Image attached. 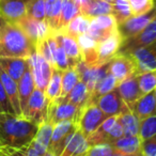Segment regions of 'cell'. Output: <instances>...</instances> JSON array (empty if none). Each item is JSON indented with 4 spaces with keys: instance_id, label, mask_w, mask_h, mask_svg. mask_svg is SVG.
I'll use <instances>...</instances> for the list:
<instances>
[{
    "instance_id": "obj_40",
    "label": "cell",
    "mask_w": 156,
    "mask_h": 156,
    "mask_svg": "<svg viewBox=\"0 0 156 156\" xmlns=\"http://www.w3.org/2000/svg\"><path fill=\"white\" fill-rule=\"evenodd\" d=\"M27 16L37 20H45V0H28V3H27Z\"/></svg>"
},
{
    "instance_id": "obj_25",
    "label": "cell",
    "mask_w": 156,
    "mask_h": 156,
    "mask_svg": "<svg viewBox=\"0 0 156 156\" xmlns=\"http://www.w3.org/2000/svg\"><path fill=\"white\" fill-rule=\"evenodd\" d=\"M78 45L80 47L83 61L88 65H98V42L94 41L91 37L85 33L77 37Z\"/></svg>"
},
{
    "instance_id": "obj_5",
    "label": "cell",
    "mask_w": 156,
    "mask_h": 156,
    "mask_svg": "<svg viewBox=\"0 0 156 156\" xmlns=\"http://www.w3.org/2000/svg\"><path fill=\"white\" fill-rule=\"evenodd\" d=\"M77 128L78 124L75 120H66L55 124L48 151L52 152L56 156H60L67 140Z\"/></svg>"
},
{
    "instance_id": "obj_17",
    "label": "cell",
    "mask_w": 156,
    "mask_h": 156,
    "mask_svg": "<svg viewBox=\"0 0 156 156\" xmlns=\"http://www.w3.org/2000/svg\"><path fill=\"white\" fill-rule=\"evenodd\" d=\"M117 88L119 90L122 100L128 108H130L135 104V102L142 96L140 88H139L138 74L137 73L132 74L121 83H119Z\"/></svg>"
},
{
    "instance_id": "obj_35",
    "label": "cell",
    "mask_w": 156,
    "mask_h": 156,
    "mask_svg": "<svg viewBox=\"0 0 156 156\" xmlns=\"http://www.w3.org/2000/svg\"><path fill=\"white\" fill-rule=\"evenodd\" d=\"M81 14L89 18L109 15V14H112V7H111V3L107 2L105 0H91L88 7L81 11Z\"/></svg>"
},
{
    "instance_id": "obj_37",
    "label": "cell",
    "mask_w": 156,
    "mask_h": 156,
    "mask_svg": "<svg viewBox=\"0 0 156 156\" xmlns=\"http://www.w3.org/2000/svg\"><path fill=\"white\" fill-rule=\"evenodd\" d=\"M80 80L76 67H69L62 72V80H61V95L60 98H64L69 91L74 88V86Z\"/></svg>"
},
{
    "instance_id": "obj_18",
    "label": "cell",
    "mask_w": 156,
    "mask_h": 156,
    "mask_svg": "<svg viewBox=\"0 0 156 156\" xmlns=\"http://www.w3.org/2000/svg\"><path fill=\"white\" fill-rule=\"evenodd\" d=\"M56 37V39L59 41L61 46L64 49L65 54L69 59V67H76L78 63L83 61L81 58V51L80 47L78 45L77 39L71 37L67 33L63 32V31H57V32H52Z\"/></svg>"
},
{
    "instance_id": "obj_38",
    "label": "cell",
    "mask_w": 156,
    "mask_h": 156,
    "mask_svg": "<svg viewBox=\"0 0 156 156\" xmlns=\"http://www.w3.org/2000/svg\"><path fill=\"white\" fill-rule=\"evenodd\" d=\"M111 7H112V15L117 20L118 25L133 16L132 9L127 0H113L111 2Z\"/></svg>"
},
{
    "instance_id": "obj_28",
    "label": "cell",
    "mask_w": 156,
    "mask_h": 156,
    "mask_svg": "<svg viewBox=\"0 0 156 156\" xmlns=\"http://www.w3.org/2000/svg\"><path fill=\"white\" fill-rule=\"evenodd\" d=\"M118 121L123 127L124 136H139V120L126 105L118 115Z\"/></svg>"
},
{
    "instance_id": "obj_3",
    "label": "cell",
    "mask_w": 156,
    "mask_h": 156,
    "mask_svg": "<svg viewBox=\"0 0 156 156\" xmlns=\"http://www.w3.org/2000/svg\"><path fill=\"white\" fill-rule=\"evenodd\" d=\"M107 118L108 117L95 103L89 102L80 109V115L78 118V128L81 130L83 136L88 138L100 127Z\"/></svg>"
},
{
    "instance_id": "obj_39",
    "label": "cell",
    "mask_w": 156,
    "mask_h": 156,
    "mask_svg": "<svg viewBox=\"0 0 156 156\" xmlns=\"http://www.w3.org/2000/svg\"><path fill=\"white\" fill-rule=\"evenodd\" d=\"M138 83L142 95L154 91L156 89V69L138 74Z\"/></svg>"
},
{
    "instance_id": "obj_9",
    "label": "cell",
    "mask_w": 156,
    "mask_h": 156,
    "mask_svg": "<svg viewBox=\"0 0 156 156\" xmlns=\"http://www.w3.org/2000/svg\"><path fill=\"white\" fill-rule=\"evenodd\" d=\"M80 109L76 105L69 102H64L59 98L49 103L48 106L47 121L55 124L66 120H75L78 124V118L80 115Z\"/></svg>"
},
{
    "instance_id": "obj_23",
    "label": "cell",
    "mask_w": 156,
    "mask_h": 156,
    "mask_svg": "<svg viewBox=\"0 0 156 156\" xmlns=\"http://www.w3.org/2000/svg\"><path fill=\"white\" fill-rule=\"evenodd\" d=\"M29 66L28 58L0 57V67L17 83Z\"/></svg>"
},
{
    "instance_id": "obj_46",
    "label": "cell",
    "mask_w": 156,
    "mask_h": 156,
    "mask_svg": "<svg viewBox=\"0 0 156 156\" xmlns=\"http://www.w3.org/2000/svg\"><path fill=\"white\" fill-rule=\"evenodd\" d=\"M140 151L143 156H156V135L145 140H141Z\"/></svg>"
},
{
    "instance_id": "obj_8",
    "label": "cell",
    "mask_w": 156,
    "mask_h": 156,
    "mask_svg": "<svg viewBox=\"0 0 156 156\" xmlns=\"http://www.w3.org/2000/svg\"><path fill=\"white\" fill-rule=\"evenodd\" d=\"M156 41V17H154L144 29L135 37L126 39L122 42L119 48V54H128L133 50L138 49L143 46H147Z\"/></svg>"
},
{
    "instance_id": "obj_12",
    "label": "cell",
    "mask_w": 156,
    "mask_h": 156,
    "mask_svg": "<svg viewBox=\"0 0 156 156\" xmlns=\"http://www.w3.org/2000/svg\"><path fill=\"white\" fill-rule=\"evenodd\" d=\"M76 69L80 80L86 83L88 89L92 93L96 83L109 73V62L101 65H88L83 61H80L76 65Z\"/></svg>"
},
{
    "instance_id": "obj_31",
    "label": "cell",
    "mask_w": 156,
    "mask_h": 156,
    "mask_svg": "<svg viewBox=\"0 0 156 156\" xmlns=\"http://www.w3.org/2000/svg\"><path fill=\"white\" fill-rule=\"evenodd\" d=\"M119 81L115 78V76L109 72L108 74L104 76L103 78H101L100 80L96 83L95 87H94L93 91L91 93V98H90L89 102L95 103L100 96L104 95V94L108 93V92L112 91L113 89L118 87Z\"/></svg>"
},
{
    "instance_id": "obj_14",
    "label": "cell",
    "mask_w": 156,
    "mask_h": 156,
    "mask_svg": "<svg viewBox=\"0 0 156 156\" xmlns=\"http://www.w3.org/2000/svg\"><path fill=\"white\" fill-rule=\"evenodd\" d=\"M27 3L28 0H0V17L16 24L27 15Z\"/></svg>"
},
{
    "instance_id": "obj_47",
    "label": "cell",
    "mask_w": 156,
    "mask_h": 156,
    "mask_svg": "<svg viewBox=\"0 0 156 156\" xmlns=\"http://www.w3.org/2000/svg\"><path fill=\"white\" fill-rule=\"evenodd\" d=\"M122 136H124V132H123V127L120 124V122L117 120L115 124L112 126V128L110 129L108 134V137H107V141L106 143H111L113 141H115L117 139L121 138Z\"/></svg>"
},
{
    "instance_id": "obj_54",
    "label": "cell",
    "mask_w": 156,
    "mask_h": 156,
    "mask_svg": "<svg viewBox=\"0 0 156 156\" xmlns=\"http://www.w3.org/2000/svg\"><path fill=\"white\" fill-rule=\"evenodd\" d=\"M105 1H107V2H109V3H111L113 1V0H105Z\"/></svg>"
},
{
    "instance_id": "obj_32",
    "label": "cell",
    "mask_w": 156,
    "mask_h": 156,
    "mask_svg": "<svg viewBox=\"0 0 156 156\" xmlns=\"http://www.w3.org/2000/svg\"><path fill=\"white\" fill-rule=\"evenodd\" d=\"M90 23H91V18L87 17V16L83 15V14H79L75 18H73L69 23V25L61 31H63V32L67 33L71 37L77 39L79 35H83L88 32L90 27Z\"/></svg>"
},
{
    "instance_id": "obj_4",
    "label": "cell",
    "mask_w": 156,
    "mask_h": 156,
    "mask_svg": "<svg viewBox=\"0 0 156 156\" xmlns=\"http://www.w3.org/2000/svg\"><path fill=\"white\" fill-rule=\"evenodd\" d=\"M48 106L49 101L46 98L45 92L35 88L29 98L26 111L23 117L37 125H41L42 123L47 121Z\"/></svg>"
},
{
    "instance_id": "obj_49",
    "label": "cell",
    "mask_w": 156,
    "mask_h": 156,
    "mask_svg": "<svg viewBox=\"0 0 156 156\" xmlns=\"http://www.w3.org/2000/svg\"><path fill=\"white\" fill-rule=\"evenodd\" d=\"M112 156H143V154L140 152H137V153H134V154H121V153H117V152H115V154H113Z\"/></svg>"
},
{
    "instance_id": "obj_7",
    "label": "cell",
    "mask_w": 156,
    "mask_h": 156,
    "mask_svg": "<svg viewBox=\"0 0 156 156\" xmlns=\"http://www.w3.org/2000/svg\"><path fill=\"white\" fill-rule=\"evenodd\" d=\"M154 17H156V0L154 7L147 13L141 14V15L130 16L129 18L118 25V32L121 35L123 41L133 37L138 34L142 29H144Z\"/></svg>"
},
{
    "instance_id": "obj_20",
    "label": "cell",
    "mask_w": 156,
    "mask_h": 156,
    "mask_svg": "<svg viewBox=\"0 0 156 156\" xmlns=\"http://www.w3.org/2000/svg\"><path fill=\"white\" fill-rule=\"evenodd\" d=\"M129 109L139 121L152 117V115H156L155 92L151 91L147 94H143L138 101L135 102V104Z\"/></svg>"
},
{
    "instance_id": "obj_52",
    "label": "cell",
    "mask_w": 156,
    "mask_h": 156,
    "mask_svg": "<svg viewBox=\"0 0 156 156\" xmlns=\"http://www.w3.org/2000/svg\"><path fill=\"white\" fill-rule=\"evenodd\" d=\"M3 24H5V20H3L1 17H0V28H1V26H2Z\"/></svg>"
},
{
    "instance_id": "obj_16",
    "label": "cell",
    "mask_w": 156,
    "mask_h": 156,
    "mask_svg": "<svg viewBox=\"0 0 156 156\" xmlns=\"http://www.w3.org/2000/svg\"><path fill=\"white\" fill-rule=\"evenodd\" d=\"M109 72L119 83H121L128 76L136 73V69L129 57L117 52L109 61Z\"/></svg>"
},
{
    "instance_id": "obj_51",
    "label": "cell",
    "mask_w": 156,
    "mask_h": 156,
    "mask_svg": "<svg viewBox=\"0 0 156 156\" xmlns=\"http://www.w3.org/2000/svg\"><path fill=\"white\" fill-rule=\"evenodd\" d=\"M3 151H5V147H3V145L1 144V142H0V155L3 153Z\"/></svg>"
},
{
    "instance_id": "obj_45",
    "label": "cell",
    "mask_w": 156,
    "mask_h": 156,
    "mask_svg": "<svg viewBox=\"0 0 156 156\" xmlns=\"http://www.w3.org/2000/svg\"><path fill=\"white\" fill-rule=\"evenodd\" d=\"M0 112H7L11 113V115H16L14 108L12 106L11 102H10L9 98H8V94L5 92L3 85L0 80Z\"/></svg>"
},
{
    "instance_id": "obj_24",
    "label": "cell",
    "mask_w": 156,
    "mask_h": 156,
    "mask_svg": "<svg viewBox=\"0 0 156 156\" xmlns=\"http://www.w3.org/2000/svg\"><path fill=\"white\" fill-rule=\"evenodd\" d=\"M17 87H18V98H20V110H22V115H24L29 98H30L31 94L33 93V91L35 89L34 79H33L30 65L27 67L24 75L17 81Z\"/></svg>"
},
{
    "instance_id": "obj_33",
    "label": "cell",
    "mask_w": 156,
    "mask_h": 156,
    "mask_svg": "<svg viewBox=\"0 0 156 156\" xmlns=\"http://www.w3.org/2000/svg\"><path fill=\"white\" fill-rule=\"evenodd\" d=\"M117 120H118V115L107 118V119L101 124L100 127L87 138L90 147L94 144H100V143H106L109 132H110V129L112 128V126L115 124Z\"/></svg>"
},
{
    "instance_id": "obj_1",
    "label": "cell",
    "mask_w": 156,
    "mask_h": 156,
    "mask_svg": "<svg viewBox=\"0 0 156 156\" xmlns=\"http://www.w3.org/2000/svg\"><path fill=\"white\" fill-rule=\"evenodd\" d=\"M39 125L24 117L0 112V142L5 149H23L35 137Z\"/></svg>"
},
{
    "instance_id": "obj_10",
    "label": "cell",
    "mask_w": 156,
    "mask_h": 156,
    "mask_svg": "<svg viewBox=\"0 0 156 156\" xmlns=\"http://www.w3.org/2000/svg\"><path fill=\"white\" fill-rule=\"evenodd\" d=\"M125 55L134 62L137 74L156 69V41Z\"/></svg>"
},
{
    "instance_id": "obj_36",
    "label": "cell",
    "mask_w": 156,
    "mask_h": 156,
    "mask_svg": "<svg viewBox=\"0 0 156 156\" xmlns=\"http://www.w3.org/2000/svg\"><path fill=\"white\" fill-rule=\"evenodd\" d=\"M61 80H62V71L54 67L51 73V77L48 83V86L45 90L46 98L49 103L56 101L61 95Z\"/></svg>"
},
{
    "instance_id": "obj_55",
    "label": "cell",
    "mask_w": 156,
    "mask_h": 156,
    "mask_svg": "<svg viewBox=\"0 0 156 156\" xmlns=\"http://www.w3.org/2000/svg\"><path fill=\"white\" fill-rule=\"evenodd\" d=\"M154 92H155V96H156V89H155V90H154Z\"/></svg>"
},
{
    "instance_id": "obj_42",
    "label": "cell",
    "mask_w": 156,
    "mask_h": 156,
    "mask_svg": "<svg viewBox=\"0 0 156 156\" xmlns=\"http://www.w3.org/2000/svg\"><path fill=\"white\" fill-rule=\"evenodd\" d=\"M132 9L133 16L147 13L155 5V0H127Z\"/></svg>"
},
{
    "instance_id": "obj_48",
    "label": "cell",
    "mask_w": 156,
    "mask_h": 156,
    "mask_svg": "<svg viewBox=\"0 0 156 156\" xmlns=\"http://www.w3.org/2000/svg\"><path fill=\"white\" fill-rule=\"evenodd\" d=\"M74 1H75L76 5H78V8L80 9V12L83 11V10H85L86 8L88 7V5L91 2V0H74Z\"/></svg>"
},
{
    "instance_id": "obj_41",
    "label": "cell",
    "mask_w": 156,
    "mask_h": 156,
    "mask_svg": "<svg viewBox=\"0 0 156 156\" xmlns=\"http://www.w3.org/2000/svg\"><path fill=\"white\" fill-rule=\"evenodd\" d=\"M154 135H156V115L139 121V137L141 140L151 138Z\"/></svg>"
},
{
    "instance_id": "obj_22",
    "label": "cell",
    "mask_w": 156,
    "mask_h": 156,
    "mask_svg": "<svg viewBox=\"0 0 156 156\" xmlns=\"http://www.w3.org/2000/svg\"><path fill=\"white\" fill-rule=\"evenodd\" d=\"M90 144L79 128L73 133L67 140L60 156H83L89 150Z\"/></svg>"
},
{
    "instance_id": "obj_34",
    "label": "cell",
    "mask_w": 156,
    "mask_h": 156,
    "mask_svg": "<svg viewBox=\"0 0 156 156\" xmlns=\"http://www.w3.org/2000/svg\"><path fill=\"white\" fill-rule=\"evenodd\" d=\"M79 14H81L80 9L78 8V5H76L74 0H62L60 22H59V31L64 29L69 25V23Z\"/></svg>"
},
{
    "instance_id": "obj_27",
    "label": "cell",
    "mask_w": 156,
    "mask_h": 156,
    "mask_svg": "<svg viewBox=\"0 0 156 156\" xmlns=\"http://www.w3.org/2000/svg\"><path fill=\"white\" fill-rule=\"evenodd\" d=\"M0 80L2 83L3 88H5V92L8 94L10 102H11L12 106L14 108L16 115L18 117H23L22 110H20V98H18V87L17 83L14 79H12L1 67H0Z\"/></svg>"
},
{
    "instance_id": "obj_26",
    "label": "cell",
    "mask_w": 156,
    "mask_h": 156,
    "mask_svg": "<svg viewBox=\"0 0 156 156\" xmlns=\"http://www.w3.org/2000/svg\"><path fill=\"white\" fill-rule=\"evenodd\" d=\"M91 98V92L88 89L85 83L79 80L74 88L64 96V98H58L59 100L64 101V102H69L72 104L76 105L79 108H83L85 105H87Z\"/></svg>"
},
{
    "instance_id": "obj_44",
    "label": "cell",
    "mask_w": 156,
    "mask_h": 156,
    "mask_svg": "<svg viewBox=\"0 0 156 156\" xmlns=\"http://www.w3.org/2000/svg\"><path fill=\"white\" fill-rule=\"evenodd\" d=\"M57 41H58V40H57ZM55 67L62 72L69 67L67 56H66V54H65L63 47L61 46V44L59 43V41H58V46H57L56 55H55Z\"/></svg>"
},
{
    "instance_id": "obj_30",
    "label": "cell",
    "mask_w": 156,
    "mask_h": 156,
    "mask_svg": "<svg viewBox=\"0 0 156 156\" xmlns=\"http://www.w3.org/2000/svg\"><path fill=\"white\" fill-rule=\"evenodd\" d=\"M61 5H62V0H45V9H46L45 20L51 32L59 31Z\"/></svg>"
},
{
    "instance_id": "obj_2",
    "label": "cell",
    "mask_w": 156,
    "mask_h": 156,
    "mask_svg": "<svg viewBox=\"0 0 156 156\" xmlns=\"http://www.w3.org/2000/svg\"><path fill=\"white\" fill-rule=\"evenodd\" d=\"M35 49V44L17 24L5 22L0 28V57L29 58Z\"/></svg>"
},
{
    "instance_id": "obj_13",
    "label": "cell",
    "mask_w": 156,
    "mask_h": 156,
    "mask_svg": "<svg viewBox=\"0 0 156 156\" xmlns=\"http://www.w3.org/2000/svg\"><path fill=\"white\" fill-rule=\"evenodd\" d=\"M16 24L20 27V29L24 31L25 34L35 44V46L39 42L46 39L51 33L46 20H37L27 15Z\"/></svg>"
},
{
    "instance_id": "obj_6",
    "label": "cell",
    "mask_w": 156,
    "mask_h": 156,
    "mask_svg": "<svg viewBox=\"0 0 156 156\" xmlns=\"http://www.w3.org/2000/svg\"><path fill=\"white\" fill-rule=\"evenodd\" d=\"M28 60L31 72H32L33 79H34L35 88L45 92L48 83L50 80V77H51L54 66L46 59H44L37 51V49L29 57Z\"/></svg>"
},
{
    "instance_id": "obj_43",
    "label": "cell",
    "mask_w": 156,
    "mask_h": 156,
    "mask_svg": "<svg viewBox=\"0 0 156 156\" xmlns=\"http://www.w3.org/2000/svg\"><path fill=\"white\" fill-rule=\"evenodd\" d=\"M115 152L111 143H100L91 145L83 156H112Z\"/></svg>"
},
{
    "instance_id": "obj_53",
    "label": "cell",
    "mask_w": 156,
    "mask_h": 156,
    "mask_svg": "<svg viewBox=\"0 0 156 156\" xmlns=\"http://www.w3.org/2000/svg\"><path fill=\"white\" fill-rule=\"evenodd\" d=\"M0 156H11V155H9V154H8L7 152H5V151H3V153L1 154V155H0Z\"/></svg>"
},
{
    "instance_id": "obj_19",
    "label": "cell",
    "mask_w": 156,
    "mask_h": 156,
    "mask_svg": "<svg viewBox=\"0 0 156 156\" xmlns=\"http://www.w3.org/2000/svg\"><path fill=\"white\" fill-rule=\"evenodd\" d=\"M122 40L121 35L118 31L105 39L104 41L100 42L98 44V65L104 64L106 62H109L110 59L119 51V48L121 46Z\"/></svg>"
},
{
    "instance_id": "obj_50",
    "label": "cell",
    "mask_w": 156,
    "mask_h": 156,
    "mask_svg": "<svg viewBox=\"0 0 156 156\" xmlns=\"http://www.w3.org/2000/svg\"><path fill=\"white\" fill-rule=\"evenodd\" d=\"M44 156H56V155H55V154L52 153V152H50V151H47V152H46L45 154H44Z\"/></svg>"
},
{
    "instance_id": "obj_29",
    "label": "cell",
    "mask_w": 156,
    "mask_h": 156,
    "mask_svg": "<svg viewBox=\"0 0 156 156\" xmlns=\"http://www.w3.org/2000/svg\"><path fill=\"white\" fill-rule=\"evenodd\" d=\"M140 143L141 139L139 136H122L111 142V144L117 153L134 154L140 152Z\"/></svg>"
},
{
    "instance_id": "obj_15",
    "label": "cell",
    "mask_w": 156,
    "mask_h": 156,
    "mask_svg": "<svg viewBox=\"0 0 156 156\" xmlns=\"http://www.w3.org/2000/svg\"><path fill=\"white\" fill-rule=\"evenodd\" d=\"M95 104L100 107V109L107 117L119 115L125 107V103L122 100L118 88L104 94V95L100 96L96 100Z\"/></svg>"
},
{
    "instance_id": "obj_21",
    "label": "cell",
    "mask_w": 156,
    "mask_h": 156,
    "mask_svg": "<svg viewBox=\"0 0 156 156\" xmlns=\"http://www.w3.org/2000/svg\"><path fill=\"white\" fill-rule=\"evenodd\" d=\"M52 129H54V124L50 123L49 121H45L41 125H39L37 135L29 143V147L39 155L44 156V154L48 151Z\"/></svg>"
},
{
    "instance_id": "obj_11",
    "label": "cell",
    "mask_w": 156,
    "mask_h": 156,
    "mask_svg": "<svg viewBox=\"0 0 156 156\" xmlns=\"http://www.w3.org/2000/svg\"><path fill=\"white\" fill-rule=\"evenodd\" d=\"M118 31V24L112 14L102 15L95 18H91L89 30L87 34L91 37L98 43L104 41L112 33Z\"/></svg>"
}]
</instances>
